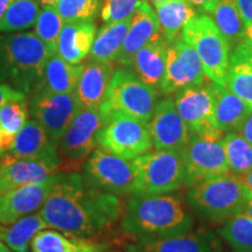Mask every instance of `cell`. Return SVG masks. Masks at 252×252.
Listing matches in <instances>:
<instances>
[{"mask_svg": "<svg viewBox=\"0 0 252 252\" xmlns=\"http://www.w3.org/2000/svg\"><path fill=\"white\" fill-rule=\"evenodd\" d=\"M121 213L117 195L90 187L78 173H60L40 215L52 228L90 238L113 224Z\"/></svg>", "mask_w": 252, "mask_h": 252, "instance_id": "cell-1", "label": "cell"}, {"mask_svg": "<svg viewBox=\"0 0 252 252\" xmlns=\"http://www.w3.org/2000/svg\"><path fill=\"white\" fill-rule=\"evenodd\" d=\"M194 220L176 194L134 195L126 207L122 228L137 238H161L193 230Z\"/></svg>", "mask_w": 252, "mask_h": 252, "instance_id": "cell-2", "label": "cell"}, {"mask_svg": "<svg viewBox=\"0 0 252 252\" xmlns=\"http://www.w3.org/2000/svg\"><path fill=\"white\" fill-rule=\"evenodd\" d=\"M54 52L36 35L20 33L0 36V80L27 94L36 84Z\"/></svg>", "mask_w": 252, "mask_h": 252, "instance_id": "cell-3", "label": "cell"}, {"mask_svg": "<svg viewBox=\"0 0 252 252\" xmlns=\"http://www.w3.org/2000/svg\"><path fill=\"white\" fill-rule=\"evenodd\" d=\"M247 201L241 176L232 173L198 182L187 191V202L191 210L212 223H224L242 212Z\"/></svg>", "mask_w": 252, "mask_h": 252, "instance_id": "cell-4", "label": "cell"}, {"mask_svg": "<svg viewBox=\"0 0 252 252\" xmlns=\"http://www.w3.org/2000/svg\"><path fill=\"white\" fill-rule=\"evenodd\" d=\"M158 91L135 75L119 68L113 72L106 98L99 108L105 123L113 116H126L149 124L157 108Z\"/></svg>", "mask_w": 252, "mask_h": 252, "instance_id": "cell-5", "label": "cell"}, {"mask_svg": "<svg viewBox=\"0 0 252 252\" xmlns=\"http://www.w3.org/2000/svg\"><path fill=\"white\" fill-rule=\"evenodd\" d=\"M134 195L167 194L185 186L182 152L156 151L132 160Z\"/></svg>", "mask_w": 252, "mask_h": 252, "instance_id": "cell-6", "label": "cell"}, {"mask_svg": "<svg viewBox=\"0 0 252 252\" xmlns=\"http://www.w3.org/2000/svg\"><path fill=\"white\" fill-rule=\"evenodd\" d=\"M181 39L196 52L207 78L225 86L231 46L213 19L207 14H197L182 28Z\"/></svg>", "mask_w": 252, "mask_h": 252, "instance_id": "cell-7", "label": "cell"}, {"mask_svg": "<svg viewBox=\"0 0 252 252\" xmlns=\"http://www.w3.org/2000/svg\"><path fill=\"white\" fill-rule=\"evenodd\" d=\"M102 149L126 160H133L152 149L149 124L126 116H113L97 134Z\"/></svg>", "mask_w": 252, "mask_h": 252, "instance_id": "cell-8", "label": "cell"}, {"mask_svg": "<svg viewBox=\"0 0 252 252\" xmlns=\"http://www.w3.org/2000/svg\"><path fill=\"white\" fill-rule=\"evenodd\" d=\"M83 179L90 187L113 195H126L133 190L132 162L102 147L91 153L84 167Z\"/></svg>", "mask_w": 252, "mask_h": 252, "instance_id": "cell-9", "label": "cell"}, {"mask_svg": "<svg viewBox=\"0 0 252 252\" xmlns=\"http://www.w3.org/2000/svg\"><path fill=\"white\" fill-rule=\"evenodd\" d=\"M80 111L74 93L54 94L35 88L30 103L31 116L43 126L56 146Z\"/></svg>", "mask_w": 252, "mask_h": 252, "instance_id": "cell-10", "label": "cell"}, {"mask_svg": "<svg viewBox=\"0 0 252 252\" xmlns=\"http://www.w3.org/2000/svg\"><path fill=\"white\" fill-rule=\"evenodd\" d=\"M174 105L193 135L222 139L224 134L216 127L214 97L209 83L185 88L175 93Z\"/></svg>", "mask_w": 252, "mask_h": 252, "instance_id": "cell-11", "label": "cell"}, {"mask_svg": "<svg viewBox=\"0 0 252 252\" xmlns=\"http://www.w3.org/2000/svg\"><path fill=\"white\" fill-rule=\"evenodd\" d=\"M185 162V187L202 182L208 179L230 173L222 139L193 135L182 151Z\"/></svg>", "mask_w": 252, "mask_h": 252, "instance_id": "cell-12", "label": "cell"}, {"mask_svg": "<svg viewBox=\"0 0 252 252\" xmlns=\"http://www.w3.org/2000/svg\"><path fill=\"white\" fill-rule=\"evenodd\" d=\"M202 62L196 52L180 37L169 43L166 64L160 83L163 94H172L185 88L198 86L206 81Z\"/></svg>", "mask_w": 252, "mask_h": 252, "instance_id": "cell-13", "label": "cell"}, {"mask_svg": "<svg viewBox=\"0 0 252 252\" xmlns=\"http://www.w3.org/2000/svg\"><path fill=\"white\" fill-rule=\"evenodd\" d=\"M105 124L99 110L81 109L58 146L69 168L74 169L98 146L97 134Z\"/></svg>", "mask_w": 252, "mask_h": 252, "instance_id": "cell-14", "label": "cell"}, {"mask_svg": "<svg viewBox=\"0 0 252 252\" xmlns=\"http://www.w3.org/2000/svg\"><path fill=\"white\" fill-rule=\"evenodd\" d=\"M149 130L157 151L182 152L193 138V133L176 111L173 97L158 102Z\"/></svg>", "mask_w": 252, "mask_h": 252, "instance_id": "cell-15", "label": "cell"}, {"mask_svg": "<svg viewBox=\"0 0 252 252\" xmlns=\"http://www.w3.org/2000/svg\"><path fill=\"white\" fill-rule=\"evenodd\" d=\"M58 175L43 182H34L8 189L0 195V223L11 225L39 209L48 197Z\"/></svg>", "mask_w": 252, "mask_h": 252, "instance_id": "cell-16", "label": "cell"}, {"mask_svg": "<svg viewBox=\"0 0 252 252\" xmlns=\"http://www.w3.org/2000/svg\"><path fill=\"white\" fill-rule=\"evenodd\" d=\"M62 161L6 157L0 165V195L8 189L43 182L60 174Z\"/></svg>", "mask_w": 252, "mask_h": 252, "instance_id": "cell-17", "label": "cell"}, {"mask_svg": "<svg viewBox=\"0 0 252 252\" xmlns=\"http://www.w3.org/2000/svg\"><path fill=\"white\" fill-rule=\"evenodd\" d=\"M126 252H222L219 238L208 230H196L161 238H138Z\"/></svg>", "mask_w": 252, "mask_h": 252, "instance_id": "cell-18", "label": "cell"}, {"mask_svg": "<svg viewBox=\"0 0 252 252\" xmlns=\"http://www.w3.org/2000/svg\"><path fill=\"white\" fill-rule=\"evenodd\" d=\"M113 72L111 63L90 61L83 65L74 93L81 109L99 110L106 98Z\"/></svg>", "mask_w": 252, "mask_h": 252, "instance_id": "cell-19", "label": "cell"}, {"mask_svg": "<svg viewBox=\"0 0 252 252\" xmlns=\"http://www.w3.org/2000/svg\"><path fill=\"white\" fill-rule=\"evenodd\" d=\"M159 31L156 11L151 7L149 2L141 0L132 15L131 25L116 61L124 67H131L138 50L149 42Z\"/></svg>", "mask_w": 252, "mask_h": 252, "instance_id": "cell-20", "label": "cell"}, {"mask_svg": "<svg viewBox=\"0 0 252 252\" xmlns=\"http://www.w3.org/2000/svg\"><path fill=\"white\" fill-rule=\"evenodd\" d=\"M9 156L20 159L62 161L58 152V146L50 140L43 126L35 119L26 122L24 127L18 132Z\"/></svg>", "mask_w": 252, "mask_h": 252, "instance_id": "cell-21", "label": "cell"}, {"mask_svg": "<svg viewBox=\"0 0 252 252\" xmlns=\"http://www.w3.org/2000/svg\"><path fill=\"white\" fill-rule=\"evenodd\" d=\"M209 86L214 97L216 127L224 135L230 132H237L252 109L225 86L215 82H210Z\"/></svg>", "mask_w": 252, "mask_h": 252, "instance_id": "cell-22", "label": "cell"}, {"mask_svg": "<svg viewBox=\"0 0 252 252\" xmlns=\"http://www.w3.org/2000/svg\"><path fill=\"white\" fill-rule=\"evenodd\" d=\"M169 42L160 31L138 50L131 67L138 77L158 90L165 71L167 49Z\"/></svg>", "mask_w": 252, "mask_h": 252, "instance_id": "cell-23", "label": "cell"}, {"mask_svg": "<svg viewBox=\"0 0 252 252\" xmlns=\"http://www.w3.org/2000/svg\"><path fill=\"white\" fill-rule=\"evenodd\" d=\"M94 37L96 26L93 21L64 23L59 36L56 53L71 64H78L90 54Z\"/></svg>", "mask_w": 252, "mask_h": 252, "instance_id": "cell-24", "label": "cell"}, {"mask_svg": "<svg viewBox=\"0 0 252 252\" xmlns=\"http://www.w3.org/2000/svg\"><path fill=\"white\" fill-rule=\"evenodd\" d=\"M225 87L252 109V48L245 42L237 43L230 53Z\"/></svg>", "mask_w": 252, "mask_h": 252, "instance_id": "cell-25", "label": "cell"}, {"mask_svg": "<svg viewBox=\"0 0 252 252\" xmlns=\"http://www.w3.org/2000/svg\"><path fill=\"white\" fill-rule=\"evenodd\" d=\"M82 68L83 65L71 64L54 53L47 60L35 88L54 94L75 93Z\"/></svg>", "mask_w": 252, "mask_h": 252, "instance_id": "cell-26", "label": "cell"}, {"mask_svg": "<svg viewBox=\"0 0 252 252\" xmlns=\"http://www.w3.org/2000/svg\"><path fill=\"white\" fill-rule=\"evenodd\" d=\"M108 248V244L54 230H41L31 242L32 252H104Z\"/></svg>", "mask_w": 252, "mask_h": 252, "instance_id": "cell-27", "label": "cell"}, {"mask_svg": "<svg viewBox=\"0 0 252 252\" xmlns=\"http://www.w3.org/2000/svg\"><path fill=\"white\" fill-rule=\"evenodd\" d=\"M132 17L116 23L105 24L94 37L90 50V60L94 62L111 63L116 61L130 27Z\"/></svg>", "mask_w": 252, "mask_h": 252, "instance_id": "cell-28", "label": "cell"}, {"mask_svg": "<svg viewBox=\"0 0 252 252\" xmlns=\"http://www.w3.org/2000/svg\"><path fill=\"white\" fill-rule=\"evenodd\" d=\"M156 14L160 33L172 43L181 35L182 28L196 17L197 12L187 0H167L156 6Z\"/></svg>", "mask_w": 252, "mask_h": 252, "instance_id": "cell-29", "label": "cell"}, {"mask_svg": "<svg viewBox=\"0 0 252 252\" xmlns=\"http://www.w3.org/2000/svg\"><path fill=\"white\" fill-rule=\"evenodd\" d=\"M48 226L40 214H34L18 220L8 228L0 226V241L14 252H28L34 236Z\"/></svg>", "mask_w": 252, "mask_h": 252, "instance_id": "cell-30", "label": "cell"}, {"mask_svg": "<svg viewBox=\"0 0 252 252\" xmlns=\"http://www.w3.org/2000/svg\"><path fill=\"white\" fill-rule=\"evenodd\" d=\"M214 23L230 46L243 42L245 24L239 13L236 0H219L213 12Z\"/></svg>", "mask_w": 252, "mask_h": 252, "instance_id": "cell-31", "label": "cell"}, {"mask_svg": "<svg viewBox=\"0 0 252 252\" xmlns=\"http://www.w3.org/2000/svg\"><path fill=\"white\" fill-rule=\"evenodd\" d=\"M39 13L37 0H14L0 19V33L27 30L35 25Z\"/></svg>", "mask_w": 252, "mask_h": 252, "instance_id": "cell-32", "label": "cell"}, {"mask_svg": "<svg viewBox=\"0 0 252 252\" xmlns=\"http://www.w3.org/2000/svg\"><path fill=\"white\" fill-rule=\"evenodd\" d=\"M230 173L242 176L252 169V145L238 132H230L222 138Z\"/></svg>", "mask_w": 252, "mask_h": 252, "instance_id": "cell-33", "label": "cell"}, {"mask_svg": "<svg viewBox=\"0 0 252 252\" xmlns=\"http://www.w3.org/2000/svg\"><path fill=\"white\" fill-rule=\"evenodd\" d=\"M219 234L236 252H252V219L245 213L226 220Z\"/></svg>", "mask_w": 252, "mask_h": 252, "instance_id": "cell-34", "label": "cell"}, {"mask_svg": "<svg viewBox=\"0 0 252 252\" xmlns=\"http://www.w3.org/2000/svg\"><path fill=\"white\" fill-rule=\"evenodd\" d=\"M63 25L64 23L56 11L55 5H42L35 21V33L54 53L58 49V41Z\"/></svg>", "mask_w": 252, "mask_h": 252, "instance_id": "cell-35", "label": "cell"}, {"mask_svg": "<svg viewBox=\"0 0 252 252\" xmlns=\"http://www.w3.org/2000/svg\"><path fill=\"white\" fill-rule=\"evenodd\" d=\"M55 8L63 23L93 21L100 9L99 0H59Z\"/></svg>", "mask_w": 252, "mask_h": 252, "instance_id": "cell-36", "label": "cell"}, {"mask_svg": "<svg viewBox=\"0 0 252 252\" xmlns=\"http://www.w3.org/2000/svg\"><path fill=\"white\" fill-rule=\"evenodd\" d=\"M28 109L26 100H9L0 108V130L17 134L26 124Z\"/></svg>", "mask_w": 252, "mask_h": 252, "instance_id": "cell-37", "label": "cell"}, {"mask_svg": "<svg viewBox=\"0 0 252 252\" xmlns=\"http://www.w3.org/2000/svg\"><path fill=\"white\" fill-rule=\"evenodd\" d=\"M141 0H104L100 17L105 24L131 18Z\"/></svg>", "mask_w": 252, "mask_h": 252, "instance_id": "cell-38", "label": "cell"}, {"mask_svg": "<svg viewBox=\"0 0 252 252\" xmlns=\"http://www.w3.org/2000/svg\"><path fill=\"white\" fill-rule=\"evenodd\" d=\"M26 94L21 93L11 86L7 84H0V108L4 105L5 103L9 102V100H15V99H24Z\"/></svg>", "mask_w": 252, "mask_h": 252, "instance_id": "cell-39", "label": "cell"}, {"mask_svg": "<svg viewBox=\"0 0 252 252\" xmlns=\"http://www.w3.org/2000/svg\"><path fill=\"white\" fill-rule=\"evenodd\" d=\"M238 11L245 26L252 23V0H236Z\"/></svg>", "mask_w": 252, "mask_h": 252, "instance_id": "cell-40", "label": "cell"}, {"mask_svg": "<svg viewBox=\"0 0 252 252\" xmlns=\"http://www.w3.org/2000/svg\"><path fill=\"white\" fill-rule=\"evenodd\" d=\"M187 1L193 6V7H196L200 9V11L206 12V13L213 14L219 0H187Z\"/></svg>", "mask_w": 252, "mask_h": 252, "instance_id": "cell-41", "label": "cell"}, {"mask_svg": "<svg viewBox=\"0 0 252 252\" xmlns=\"http://www.w3.org/2000/svg\"><path fill=\"white\" fill-rule=\"evenodd\" d=\"M237 132L252 145V111L250 112V115L248 116L247 119H245Z\"/></svg>", "mask_w": 252, "mask_h": 252, "instance_id": "cell-42", "label": "cell"}, {"mask_svg": "<svg viewBox=\"0 0 252 252\" xmlns=\"http://www.w3.org/2000/svg\"><path fill=\"white\" fill-rule=\"evenodd\" d=\"M242 184L244 186L245 194H247L248 200H251L252 198V169L247 174L241 176Z\"/></svg>", "mask_w": 252, "mask_h": 252, "instance_id": "cell-43", "label": "cell"}, {"mask_svg": "<svg viewBox=\"0 0 252 252\" xmlns=\"http://www.w3.org/2000/svg\"><path fill=\"white\" fill-rule=\"evenodd\" d=\"M243 42H245L248 46H250L252 48V23L245 26Z\"/></svg>", "mask_w": 252, "mask_h": 252, "instance_id": "cell-44", "label": "cell"}, {"mask_svg": "<svg viewBox=\"0 0 252 252\" xmlns=\"http://www.w3.org/2000/svg\"><path fill=\"white\" fill-rule=\"evenodd\" d=\"M14 0H0V19H1V17L6 12V9L9 7V5Z\"/></svg>", "mask_w": 252, "mask_h": 252, "instance_id": "cell-45", "label": "cell"}, {"mask_svg": "<svg viewBox=\"0 0 252 252\" xmlns=\"http://www.w3.org/2000/svg\"><path fill=\"white\" fill-rule=\"evenodd\" d=\"M242 212L245 213L248 216H250L252 219V198H251V200L247 201V203L244 204L243 210H242Z\"/></svg>", "mask_w": 252, "mask_h": 252, "instance_id": "cell-46", "label": "cell"}, {"mask_svg": "<svg viewBox=\"0 0 252 252\" xmlns=\"http://www.w3.org/2000/svg\"><path fill=\"white\" fill-rule=\"evenodd\" d=\"M42 5H55L59 0H39Z\"/></svg>", "mask_w": 252, "mask_h": 252, "instance_id": "cell-47", "label": "cell"}, {"mask_svg": "<svg viewBox=\"0 0 252 252\" xmlns=\"http://www.w3.org/2000/svg\"><path fill=\"white\" fill-rule=\"evenodd\" d=\"M0 252H11L8 250L7 245H6L4 242H1V241H0Z\"/></svg>", "mask_w": 252, "mask_h": 252, "instance_id": "cell-48", "label": "cell"}, {"mask_svg": "<svg viewBox=\"0 0 252 252\" xmlns=\"http://www.w3.org/2000/svg\"><path fill=\"white\" fill-rule=\"evenodd\" d=\"M151 2H152V4L154 5V7H156V6H158V5H160V4H162V2H165V1H167V0H150Z\"/></svg>", "mask_w": 252, "mask_h": 252, "instance_id": "cell-49", "label": "cell"}]
</instances>
